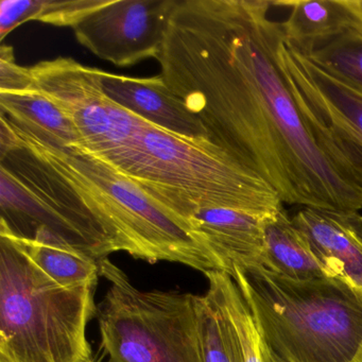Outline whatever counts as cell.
Masks as SVG:
<instances>
[{"label": "cell", "instance_id": "5bb4252c", "mask_svg": "<svg viewBox=\"0 0 362 362\" xmlns=\"http://www.w3.org/2000/svg\"><path fill=\"white\" fill-rule=\"evenodd\" d=\"M264 268L294 281L330 277L285 209L264 222Z\"/></svg>", "mask_w": 362, "mask_h": 362}, {"label": "cell", "instance_id": "e0dca14e", "mask_svg": "<svg viewBox=\"0 0 362 362\" xmlns=\"http://www.w3.org/2000/svg\"><path fill=\"white\" fill-rule=\"evenodd\" d=\"M205 276L232 328L243 362H272L253 313L234 279L222 271H209Z\"/></svg>", "mask_w": 362, "mask_h": 362}, {"label": "cell", "instance_id": "30bf717a", "mask_svg": "<svg viewBox=\"0 0 362 362\" xmlns=\"http://www.w3.org/2000/svg\"><path fill=\"white\" fill-rule=\"evenodd\" d=\"M279 56L294 88L320 119L362 149L361 93L313 64L285 37Z\"/></svg>", "mask_w": 362, "mask_h": 362}, {"label": "cell", "instance_id": "44dd1931", "mask_svg": "<svg viewBox=\"0 0 362 362\" xmlns=\"http://www.w3.org/2000/svg\"><path fill=\"white\" fill-rule=\"evenodd\" d=\"M303 54L313 64L362 94V33L353 26Z\"/></svg>", "mask_w": 362, "mask_h": 362}, {"label": "cell", "instance_id": "277c9868", "mask_svg": "<svg viewBox=\"0 0 362 362\" xmlns=\"http://www.w3.org/2000/svg\"><path fill=\"white\" fill-rule=\"evenodd\" d=\"M272 362H362V292L336 277L235 269Z\"/></svg>", "mask_w": 362, "mask_h": 362}, {"label": "cell", "instance_id": "9a60e30c", "mask_svg": "<svg viewBox=\"0 0 362 362\" xmlns=\"http://www.w3.org/2000/svg\"><path fill=\"white\" fill-rule=\"evenodd\" d=\"M272 6L289 8L287 21L281 23L284 35L303 54L349 30L353 16L346 0H281Z\"/></svg>", "mask_w": 362, "mask_h": 362}, {"label": "cell", "instance_id": "5b68a950", "mask_svg": "<svg viewBox=\"0 0 362 362\" xmlns=\"http://www.w3.org/2000/svg\"><path fill=\"white\" fill-rule=\"evenodd\" d=\"M96 285H59L0 236V362H95L86 330Z\"/></svg>", "mask_w": 362, "mask_h": 362}, {"label": "cell", "instance_id": "52a82bcc", "mask_svg": "<svg viewBox=\"0 0 362 362\" xmlns=\"http://www.w3.org/2000/svg\"><path fill=\"white\" fill-rule=\"evenodd\" d=\"M45 143L86 184L119 230L131 256L150 264L177 262L204 274L222 271L217 258L192 226L134 181L79 146Z\"/></svg>", "mask_w": 362, "mask_h": 362}, {"label": "cell", "instance_id": "7c38bea8", "mask_svg": "<svg viewBox=\"0 0 362 362\" xmlns=\"http://www.w3.org/2000/svg\"><path fill=\"white\" fill-rule=\"evenodd\" d=\"M101 86L111 100L139 119L184 139L209 141L201 120L171 92L162 76L134 78L103 71Z\"/></svg>", "mask_w": 362, "mask_h": 362}, {"label": "cell", "instance_id": "4fadbf2b", "mask_svg": "<svg viewBox=\"0 0 362 362\" xmlns=\"http://www.w3.org/2000/svg\"><path fill=\"white\" fill-rule=\"evenodd\" d=\"M272 215V214H271ZM269 215L230 209H194L188 222L222 271L264 267V222Z\"/></svg>", "mask_w": 362, "mask_h": 362}, {"label": "cell", "instance_id": "3957f363", "mask_svg": "<svg viewBox=\"0 0 362 362\" xmlns=\"http://www.w3.org/2000/svg\"><path fill=\"white\" fill-rule=\"evenodd\" d=\"M107 163L189 226L194 209L271 215L284 207L270 184L211 141L184 139L144 120Z\"/></svg>", "mask_w": 362, "mask_h": 362}, {"label": "cell", "instance_id": "603a6c76", "mask_svg": "<svg viewBox=\"0 0 362 362\" xmlns=\"http://www.w3.org/2000/svg\"><path fill=\"white\" fill-rule=\"evenodd\" d=\"M346 3L353 16L351 26L362 33V0H346Z\"/></svg>", "mask_w": 362, "mask_h": 362}, {"label": "cell", "instance_id": "7a4b0ae2", "mask_svg": "<svg viewBox=\"0 0 362 362\" xmlns=\"http://www.w3.org/2000/svg\"><path fill=\"white\" fill-rule=\"evenodd\" d=\"M0 236L52 243L105 259L128 253L83 182L43 143L0 116Z\"/></svg>", "mask_w": 362, "mask_h": 362}, {"label": "cell", "instance_id": "d6986e66", "mask_svg": "<svg viewBox=\"0 0 362 362\" xmlns=\"http://www.w3.org/2000/svg\"><path fill=\"white\" fill-rule=\"evenodd\" d=\"M13 240L35 266L59 285L77 287L97 284L100 275L98 260L81 252L52 243Z\"/></svg>", "mask_w": 362, "mask_h": 362}, {"label": "cell", "instance_id": "6da1fadb", "mask_svg": "<svg viewBox=\"0 0 362 362\" xmlns=\"http://www.w3.org/2000/svg\"><path fill=\"white\" fill-rule=\"evenodd\" d=\"M264 0H177L160 76L209 141L272 186L281 202L362 209V149L329 128L294 88L281 23Z\"/></svg>", "mask_w": 362, "mask_h": 362}, {"label": "cell", "instance_id": "cb8c5ba5", "mask_svg": "<svg viewBox=\"0 0 362 362\" xmlns=\"http://www.w3.org/2000/svg\"><path fill=\"white\" fill-rule=\"evenodd\" d=\"M107 362H113V361H111V360H109V361H107Z\"/></svg>", "mask_w": 362, "mask_h": 362}, {"label": "cell", "instance_id": "8992f818", "mask_svg": "<svg viewBox=\"0 0 362 362\" xmlns=\"http://www.w3.org/2000/svg\"><path fill=\"white\" fill-rule=\"evenodd\" d=\"M110 286L98 305L101 345L113 362H203L194 294L139 290L107 258Z\"/></svg>", "mask_w": 362, "mask_h": 362}, {"label": "cell", "instance_id": "9c48e42d", "mask_svg": "<svg viewBox=\"0 0 362 362\" xmlns=\"http://www.w3.org/2000/svg\"><path fill=\"white\" fill-rule=\"evenodd\" d=\"M177 0H109L73 27L92 54L117 66L158 59Z\"/></svg>", "mask_w": 362, "mask_h": 362}, {"label": "cell", "instance_id": "ba28073f", "mask_svg": "<svg viewBox=\"0 0 362 362\" xmlns=\"http://www.w3.org/2000/svg\"><path fill=\"white\" fill-rule=\"evenodd\" d=\"M37 90L77 127L82 146L107 160L135 134L143 120L116 105L103 92L100 69L71 58L43 61L30 67Z\"/></svg>", "mask_w": 362, "mask_h": 362}, {"label": "cell", "instance_id": "2e32d148", "mask_svg": "<svg viewBox=\"0 0 362 362\" xmlns=\"http://www.w3.org/2000/svg\"><path fill=\"white\" fill-rule=\"evenodd\" d=\"M1 116L35 136L60 146H82L73 122L39 90L0 93Z\"/></svg>", "mask_w": 362, "mask_h": 362}, {"label": "cell", "instance_id": "8fae6325", "mask_svg": "<svg viewBox=\"0 0 362 362\" xmlns=\"http://www.w3.org/2000/svg\"><path fill=\"white\" fill-rule=\"evenodd\" d=\"M330 277L362 292V215L302 207L292 218Z\"/></svg>", "mask_w": 362, "mask_h": 362}, {"label": "cell", "instance_id": "ac0fdd59", "mask_svg": "<svg viewBox=\"0 0 362 362\" xmlns=\"http://www.w3.org/2000/svg\"><path fill=\"white\" fill-rule=\"evenodd\" d=\"M109 0H3L0 3V41L21 25L39 21L71 27Z\"/></svg>", "mask_w": 362, "mask_h": 362}, {"label": "cell", "instance_id": "ffe728a7", "mask_svg": "<svg viewBox=\"0 0 362 362\" xmlns=\"http://www.w3.org/2000/svg\"><path fill=\"white\" fill-rule=\"evenodd\" d=\"M194 308L203 362H243L232 328L211 287L203 296H194Z\"/></svg>", "mask_w": 362, "mask_h": 362}, {"label": "cell", "instance_id": "7402d4cb", "mask_svg": "<svg viewBox=\"0 0 362 362\" xmlns=\"http://www.w3.org/2000/svg\"><path fill=\"white\" fill-rule=\"evenodd\" d=\"M37 90L30 67L16 62L13 48L3 44L0 48V93H22Z\"/></svg>", "mask_w": 362, "mask_h": 362}]
</instances>
